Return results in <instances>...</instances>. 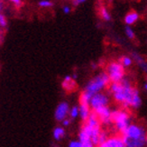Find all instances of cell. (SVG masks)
Segmentation results:
<instances>
[{
	"mask_svg": "<svg viewBox=\"0 0 147 147\" xmlns=\"http://www.w3.org/2000/svg\"><path fill=\"white\" fill-rule=\"evenodd\" d=\"M91 67H92V69H97L98 64H96V63H91Z\"/></svg>",
	"mask_w": 147,
	"mask_h": 147,
	"instance_id": "28",
	"label": "cell"
},
{
	"mask_svg": "<svg viewBox=\"0 0 147 147\" xmlns=\"http://www.w3.org/2000/svg\"><path fill=\"white\" fill-rule=\"evenodd\" d=\"M107 89L114 100L124 109L130 107L137 109L142 105L139 90L133 86L129 79L124 78L120 82L110 83Z\"/></svg>",
	"mask_w": 147,
	"mask_h": 147,
	"instance_id": "1",
	"label": "cell"
},
{
	"mask_svg": "<svg viewBox=\"0 0 147 147\" xmlns=\"http://www.w3.org/2000/svg\"><path fill=\"white\" fill-rule=\"evenodd\" d=\"M98 147H126L120 136H109L107 141Z\"/></svg>",
	"mask_w": 147,
	"mask_h": 147,
	"instance_id": "9",
	"label": "cell"
},
{
	"mask_svg": "<svg viewBox=\"0 0 147 147\" xmlns=\"http://www.w3.org/2000/svg\"><path fill=\"white\" fill-rule=\"evenodd\" d=\"M132 57L133 60L136 61V64L139 66V68L142 69V71L147 74V62L144 61V59L141 55H139L137 53H132Z\"/></svg>",
	"mask_w": 147,
	"mask_h": 147,
	"instance_id": "11",
	"label": "cell"
},
{
	"mask_svg": "<svg viewBox=\"0 0 147 147\" xmlns=\"http://www.w3.org/2000/svg\"><path fill=\"white\" fill-rule=\"evenodd\" d=\"M3 6H4V4L2 1H0V15L2 14V11H3Z\"/></svg>",
	"mask_w": 147,
	"mask_h": 147,
	"instance_id": "27",
	"label": "cell"
},
{
	"mask_svg": "<svg viewBox=\"0 0 147 147\" xmlns=\"http://www.w3.org/2000/svg\"><path fill=\"white\" fill-rule=\"evenodd\" d=\"M145 145L147 146V132H146V136H145Z\"/></svg>",
	"mask_w": 147,
	"mask_h": 147,
	"instance_id": "30",
	"label": "cell"
},
{
	"mask_svg": "<svg viewBox=\"0 0 147 147\" xmlns=\"http://www.w3.org/2000/svg\"><path fill=\"white\" fill-rule=\"evenodd\" d=\"M101 16H102V17H103V19H105L106 21H109L110 19H111L109 14H108L107 11L105 8H102V10H101Z\"/></svg>",
	"mask_w": 147,
	"mask_h": 147,
	"instance_id": "20",
	"label": "cell"
},
{
	"mask_svg": "<svg viewBox=\"0 0 147 147\" xmlns=\"http://www.w3.org/2000/svg\"><path fill=\"white\" fill-rule=\"evenodd\" d=\"M106 73L108 75L111 83L120 82L125 75V67L119 61H111L106 67Z\"/></svg>",
	"mask_w": 147,
	"mask_h": 147,
	"instance_id": "5",
	"label": "cell"
},
{
	"mask_svg": "<svg viewBox=\"0 0 147 147\" xmlns=\"http://www.w3.org/2000/svg\"><path fill=\"white\" fill-rule=\"evenodd\" d=\"M10 1L12 2V3H14L16 5H17V6H20L21 5H22V2H21V0H10Z\"/></svg>",
	"mask_w": 147,
	"mask_h": 147,
	"instance_id": "24",
	"label": "cell"
},
{
	"mask_svg": "<svg viewBox=\"0 0 147 147\" xmlns=\"http://www.w3.org/2000/svg\"><path fill=\"white\" fill-rule=\"evenodd\" d=\"M86 0H74V5H79V4H80V3H83V2H85Z\"/></svg>",
	"mask_w": 147,
	"mask_h": 147,
	"instance_id": "26",
	"label": "cell"
},
{
	"mask_svg": "<svg viewBox=\"0 0 147 147\" xmlns=\"http://www.w3.org/2000/svg\"><path fill=\"white\" fill-rule=\"evenodd\" d=\"M62 88L67 91H72L77 88V84L75 82V80L72 79L71 76H66L64 80L62 81Z\"/></svg>",
	"mask_w": 147,
	"mask_h": 147,
	"instance_id": "12",
	"label": "cell"
},
{
	"mask_svg": "<svg viewBox=\"0 0 147 147\" xmlns=\"http://www.w3.org/2000/svg\"><path fill=\"white\" fill-rule=\"evenodd\" d=\"M93 112H95V114L98 116L101 125H104L107 126L112 125V120H111L112 110L110 109V107L108 106L98 107L96 110H94Z\"/></svg>",
	"mask_w": 147,
	"mask_h": 147,
	"instance_id": "7",
	"label": "cell"
},
{
	"mask_svg": "<svg viewBox=\"0 0 147 147\" xmlns=\"http://www.w3.org/2000/svg\"><path fill=\"white\" fill-rule=\"evenodd\" d=\"M63 12H64L65 14H69V13L71 12V8H69V6H64V7H63Z\"/></svg>",
	"mask_w": 147,
	"mask_h": 147,
	"instance_id": "25",
	"label": "cell"
},
{
	"mask_svg": "<svg viewBox=\"0 0 147 147\" xmlns=\"http://www.w3.org/2000/svg\"><path fill=\"white\" fill-rule=\"evenodd\" d=\"M6 24H7V22H6L5 16L1 14V15H0V26H1V27H5Z\"/></svg>",
	"mask_w": 147,
	"mask_h": 147,
	"instance_id": "21",
	"label": "cell"
},
{
	"mask_svg": "<svg viewBox=\"0 0 147 147\" xmlns=\"http://www.w3.org/2000/svg\"><path fill=\"white\" fill-rule=\"evenodd\" d=\"M69 113V107L67 102H61L59 106L57 107L55 114H54V117L57 121L59 122H62L63 120L66 119L67 116Z\"/></svg>",
	"mask_w": 147,
	"mask_h": 147,
	"instance_id": "8",
	"label": "cell"
},
{
	"mask_svg": "<svg viewBox=\"0 0 147 147\" xmlns=\"http://www.w3.org/2000/svg\"><path fill=\"white\" fill-rule=\"evenodd\" d=\"M146 132L143 125L130 124L120 136L126 147H144Z\"/></svg>",
	"mask_w": 147,
	"mask_h": 147,
	"instance_id": "2",
	"label": "cell"
},
{
	"mask_svg": "<svg viewBox=\"0 0 147 147\" xmlns=\"http://www.w3.org/2000/svg\"><path fill=\"white\" fill-rule=\"evenodd\" d=\"M108 137H109V136H108V133L104 130V129H102L100 134H99V140H98V146L101 145V144H103L108 139Z\"/></svg>",
	"mask_w": 147,
	"mask_h": 147,
	"instance_id": "16",
	"label": "cell"
},
{
	"mask_svg": "<svg viewBox=\"0 0 147 147\" xmlns=\"http://www.w3.org/2000/svg\"><path fill=\"white\" fill-rule=\"evenodd\" d=\"M138 19V14L136 12H131L125 17V22L127 24H132Z\"/></svg>",
	"mask_w": 147,
	"mask_h": 147,
	"instance_id": "14",
	"label": "cell"
},
{
	"mask_svg": "<svg viewBox=\"0 0 147 147\" xmlns=\"http://www.w3.org/2000/svg\"><path fill=\"white\" fill-rule=\"evenodd\" d=\"M110 83L111 81L106 71L100 72L98 75L95 76L94 78H92L88 82L83 91L90 98H92L94 95L102 92L104 88H107L108 86L110 85Z\"/></svg>",
	"mask_w": 147,
	"mask_h": 147,
	"instance_id": "3",
	"label": "cell"
},
{
	"mask_svg": "<svg viewBox=\"0 0 147 147\" xmlns=\"http://www.w3.org/2000/svg\"><path fill=\"white\" fill-rule=\"evenodd\" d=\"M111 120L112 125H114L115 129L117 130L119 135H122L131 124L130 114L128 111H126V109H124V108L112 110Z\"/></svg>",
	"mask_w": 147,
	"mask_h": 147,
	"instance_id": "4",
	"label": "cell"
},
{
	"mask_svg": "<svg viewBox=\"0 0 147 147\" xmlns=\"http://www.w3.org/2000/svg\"><path fill=\"white\" fill-rule=\"evenodd\" d=\"M69 147H82V144L80 141H71L69 144Z\"/></svg>",
	"mask_w": 147,
	"mask_h": 147,
	"instance_id": "22",
	"label": "cell"
},
{
	"mask_svg": "<svg viewBox=\"0 0 147 147\" xmlns=\"http://www.w3.org/2000/svg\"><path fill=\"white\" fill-rule=\"evenodd\" d=\"M65 136V130L62 128V127H56L53 130V137L57 141H60L61 139H62Z\"/></svg>",
	"mask_w": 147,
	"mask_h": 147,
	"instance_id": "13",
	"label": "cell"
},
{
	"mask_svg": "<svg viewBox=\"0 0 147 147\" xmlns=\"http://www.w3.org/2000/svg\"><path fill=\"white\" fill-rule=\"evenodd\" d=\"M39 5L42 7H51V6H53V3L49 0H42L39 2Z\"/></svg>",
	"mask_w": 147,
	"mask_h": 147,
	"instance_id": "19",
	"label": "cell"
},
{
	"mask_svg": "<svg viewBox=\"0 0 147 147\" xmlns=\"http://www.w3.org/2000/svg\"><path fill=\"white\" fill-rule=\"evenodd\" d=\"M144 89H145V90L147 91V82H145V84H144Z\"/></svg>",
	"mask_w": 147,
	"mask_h": 147,
	"instance_id": "29",
	"label": "cell"
},
{
	"mask_svg": "<svg viewBox=\"0 0 147 147\" xmlns=\"http://www.w3.org/2000/svg\"><path fill=\"white\" fill-rule=\"evenodd\" d=\"M118 61H119L125 68L131 67L132 64H133V60L130 58V57H127V56H123V57H121Z\"/></svg>",
	"mask_w": 147,
	"mask_h": 147,
	"instance_id": "15",
	"label": "cell"
},
{
	"mask_svg": "<svg viewBox=\"0 0 147 147\" xmlns=\"http://www.w3.org/2000/svg\"><path fill=\"white\" fill-rule=\"evenodd\" d=\"M79 109H80V117L83 121V123H84L88 120L89 115L91 113L90 106H89V104H80Z\"/></svg>",
	"mask_w": 147,
	"mask_h": 147,
	"instance_id": "10",
	"label": "cell"
},
{
	"mask_svg": "<svg viewBox=\"0 0 147 147\" xmlns=\"http://www.w3.org/2000/svg\"><path fill=\"white\" fill-rule=\"evenodd\" d=\"M109 96L104 92H99L98 94L94 95L89 102V106H90L91 110L94 111L98 107H107L109 104Z\"/></svg>",
	"mask_w": 147,
	"mask_h": 147,
	"instance_id": "6",
	"label": "cell"
},
{
	"mask_svg": "<svg viewBox=\"0 0 147 147\" xmlns=\"http://www.w3.org/2000/svg\"><path fill=\"white\" fill-rule=\"evenodd\" d=\"M69 124H71V120L68 119V118H66L62 121V125L64 126H68V125H69Z\"/></svg>",
	"mask_w": 147,
	"mask_h": 147,
	"instance_id": "23",
	"label": "cell"
},
{
	"mask_svg": "<svg viewBox=\"0 0 147 147\" xmlns=\"http://www.w3.org/2000/svg\"><path fill=\"white\" fill-rule=\"evenodd\" d=\"M80 115V109H79V107L74 106L71 110H69V116L72 119L76 118Z\"/></svg>",
	"mask_w": 147,
	"mask_h": 147,
	"instance_id": "17",
	"label": "cell"
},
{
	"mask_svg": "<svg viewBox=\"0 0 147 147\" xmlns=\"http://www.w3.org/2000/svg\"><path fill=\"white\" fill-rule=\"evenodd\" d=\"M125 34L129 39H135V33H134V31L129 26L125 27Z\"/></svg>",
	"mask_w": 147,
	"mask_h": 147,
	"instance_id": "18",
	"label": "cell"
}]
</instances>
